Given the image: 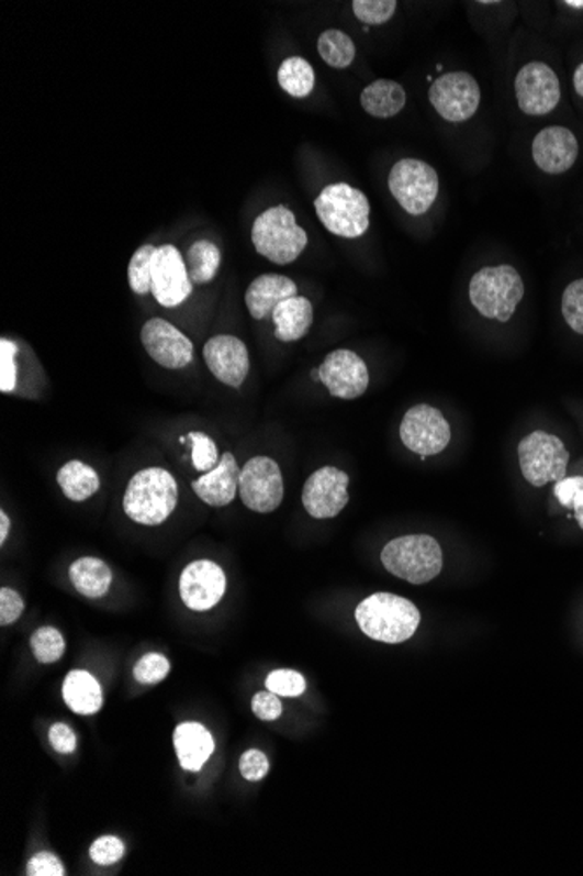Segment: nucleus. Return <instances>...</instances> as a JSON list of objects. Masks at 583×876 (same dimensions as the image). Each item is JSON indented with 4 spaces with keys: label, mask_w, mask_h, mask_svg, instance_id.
Listing matches in <instances>:
<instances>
[{
    "label": "nucleus",
    "mask_w": 583,
    "mask_h": 876,
    "mask_svg": "<svg viewBox=\"0 0 583 876\" xmlns=\"http://www.w3.org/2000/svg\"><path fill=\"white\" fill-rule=\"evenodd\" d=\"M358 626L372 641L402 644L416 633L422 614L411 600L393 594H372L358 603Z\"/></svg>",
    "instance_id": "obj_1"
},
{
    "label": "nucleus",
    "mask_w": 583,
    "mask_h": 876,
    "mask_svg": "<svg viewBox=\"0 0 583 876\" xmlns=\"http://www.w3.org/2000/svg\"><path fill=\"white\" fill-rule=\"evenodd\" d=\"M179 502V487L171 473L162 467H147L130 479L124 492V513L141 525L167 522Z\"/></svg>",
    "instance_id": "obj_2"
},
{
    "label": "nucleus",
    "mask_w": 583,
    "mask_h": 876,
    "mask_svg": "<svg viewBox=\"0 0 583 876\" xmlns=\"http://www.w3.org/2000/svg\"><path fill=\"white\" fill-rule=\"evenodd\" d=\"M381 562L393 576L413 585H425L442 570V547L431 535H402L383 547Z\"/></svg>",
    "instance_id": "obj_3"
},
{
    "label": "nucleus",
    "mask_w": 583,
    "mask_h": 876,
    "mask_svg": "<svg viewBox=\"0 0 583 876\" xmlns=\"http://www.w3.org/2000/svg\"><path fill=\"white\" fill-rule=\"evenodd\" d=\"M251 242L260 256L274 265L294 263L307 245L306 231L299 226L292 210L285 206L271 207L256 219Z\"/></svg>",
    "instance_id": "obj_4"
},
{
    "label": "nucleus",
    "mask_w": 583,
    "mask_h": 876,
    "mask_svg": "<svg viewBox=\"0 0 583 876\" xmlns=\"http://www.w3.org/2000/svg\"><path fill=\"white\" fill-rule=\"evenodd\" d=\"M523 298V278L514 266H485L470 280V301L485 319L511 321Z\"/></svg>",
    "instance_id": "obj_5"
},
{
    "label": "nucleus",
    "mask_w": 583,
    "mask_h": 876,
    "mask_svg": "<svg viewBox=\"0 0 583 876\" xmlns=\"http://www.w3.org/2000/svg\"><path fill=\"white\" fill-rule=\"evenodd\" d=\"M316 214L325 230L343 239L366 235L371 223V203L360 189L330 185L315 200Z\"/></svg>",
    "instance_id": "obj_6"
},
{
    "label": "nucleus",
    "mask_w": 583,
    "mask_h": 876,
    "mask_svg": "<svg viewBox=\"0 0 583 876\" xmlns=\"http://www.w3.org/2000/svg\"><path fill=\"white\" fill-rule=\"evenodd\" d=\"M523 476L532 487H546L567 478L570 452L558 436L535 431L519 443Z\"/></svg>",
    "instance_id": "obj_7"
},
{
    "label": "nucleus",
    "mask_w": 583,
    "mask_h": 876,
    "mask_svg": "<svg viewBox=\"0 0 583 876\" xmlns=\"http://www.w3.org/2000/svg\"><path fill=\"white\" fill-rule=\"evenodd\" d=\"M388 188L407 214L423 215L437 200L439 176L428 163L405 158L393 165Z\"/></svg>",
    "instance_id": "obj_8"
},
{
    "label": "nucleus",
    "mask_w": 583,
    "mask_h": 876,
    "mask_svg": "<svg viewBox=\"0 0 583 876\" xmlns=\"http://www.w3.org/2000/svg\"><path fill=\"white\" fill-rule=\"evenodd\" d=\"M283 476L273 458L259 455L242 467L238 496L242 497L243 504L251 511L273 513L283 502Z\"/></svg>",
    "instance_id": "obj_9"
},
{
    "label": "nucleus",
    "mask_w": 583,
    "mask_h": 876,
    "mask_svg": "<svg viewBox=\"0 0 583 876\" xmlns=\"http://www.w3.org/2000/svg\"><path fill=\"white\" fill-rule=\"evenodd\" d=\"M430 103L444 120L463 123L478 112L481 88L475 77L467 73H449L430 86Z\"/></svg>",
    "instance_id": "obj_10"
},
{
    "label": "nucleus",
    "mask_w": 583,
    "mask_h": 876,
    "mask_svg": "<svg viewBox=\"0 0 583 876\" xmlns=\"http://www.w3.org/2000/svg\"><path fill=\"white\" fill-rule=\"evenodd\" d=\"M401 440L413 454L439 455L451 441V428L437 408L417 404L402 420Z\"/></svg>",
    "instance_id": "obj_11"
},
{
    "label": "nucleus",
    "mask_w": 583,
    "mask_h": 876,
    "mask_svg": "<svg viewBox=\"0 0 583 876\" xmlns=\"http://www.w3.org/2000/svg\"><path fill=\"white\" fill-rule=\"evenodd\" d=\"M154 298L165 308L182 304L192 295V280L179 248L161 245L156 248L150 265Z\"/></svg>",
    "instance_id": "obj_12"
},
{
    "label": "nucleus",
    "mask_w": 583,
    "mask_h": 876,
    "mask_svg": "<svg viewBox=\"0 0 583 876\" xmlns=\"http://www.w3.org/2000/svg\"><path fill=\"white\" fill-rule=\"evenodd\" d=\"M515 97L524 114H549L561 100L558 76L543 62L526 64L515 77Z\"/></svg>",
    "instance_id": "obj_13"
},
{
    "label": "nucleus",
    "mask_w": 583,
    "mask_h": 876,
    "mask_svg": "<svg viewBox=\"0 0 583 876\" xmlns=\"http://www.w3.org/2000/svg\"><path fill=\"white\" fill-rule=\"evenodd\" d=\"M349 476L337 467L325 466L307 478L303 488V506L316 520L336 518L348 504Z\"/></svg>",
    "instance_id": "obj_14"
},
{
    "label": "nucleus",
    "mask_w": 583,
    "mask_h": 876,
    "mask_svg": "<svg viewBox=\"0 0 583 876\" xmlns=\"http://www.w3.org/2000/svg\"><path fill=\"white\" fill-rule=\"evenodd\" d=\"M142 345L150 359L167 369H182L194 359L191 340L170 322L154 317L145 322L141 333Z\"/></svg>",
    "instance_id": "obj_15"
},
{
    "label": "nucleus",
    "mask_w": 583,
    "mask_h": 876,
    "mask_svg": "<svg viewBox=\"0 0 583 876\" xmlns=\"http://www.w3.org/2000/svg\"><path fill=\"white\" fill-rule=\"evenodd\" d=\"M319 381L327 387L333 398H360L369 387V369L366 361L351 351H334L325 357L318 368Z\"/></svg>",
    "instance_id": "obj_16"
},
{
    "label": "nucleus",
    "mask_w": 583,
    "mask_h": 876,
    "mask_svg": "<svg viewBox=\"0 0 583 876\" xmlns=\"http://www.w3.org/2000/svg\"><path fill=\"white\" fill-rule=\"evenodd\" d=\"M226 585L221 565L210 561L192 562L180 576V599L191 611H210L221 602Z\"/></svg>",
    "instance_id": "obj_17"
},
{
    "label": "nucleus",
    "mask_w": 583,
    "mask_h": 876,
    "mask_svg": "<svg viewBox=\"0 0 583 876\" xmlns=\"http://www.w3.org/2000/svg\"><path fill=\"white\" fill-rule=\"evenodd\" d=\"M203 359L213 377L233 389H239L250 372L247 345L231 334L210 339L203 348Z\"/></svg>",
    "instance_id": "obj_18"
},
{
    "label": "nucleus",
    "mask_w": 583,
    "mask_h": 876,
    "mask_svg": "<svg viewBox=\"0 0 583 876\" xmlns=\"http://www.w3.org/2000/svg\"><path fill=\"white\" fill-rule=\"evenodd\" d=\"M579 158L575 133L562 126L541 130L532 141V159L546 174H564Z\"/></svg>",
    "instance_id": "obj_19"
},
{
    "label": "nucleus",
    "mask_w": 583,
    "mask_h": 876,
    "mask_svg": "<svg viewBox=\"0 0 583 876\" xmlns=\"http://www.w3.org/2000/svg\"><path fill=\"white\" fill-rule=\"evenodd\" d=\"M239 475L242 467L238 466L235 455L227 452L222 455L215 469L192 481V490L205 504L224 508L238 496Z\"/></svg>",
    "instance_id": "obj_20"
},
{
    "label": "nucleus",
    "mask_w": 583,
    "mask_h": 876,
    "mask_svg": "<svg viewBox=\"0 0 583 876\" xmlns=\"http://www.w3.org/2000/svg\"><path fill=\"white\" fill-rule=\"evenodd\" d=\"M298 296V286L294 280H290L285 275L266 274L257 277L248 286L245 295V304L248 313L256 321H262L266 317L273 315L274 308L281 301L289 300Z\"/></svg>",
    "instance_id": "obj_21"
},
{
    "label": "nucleus",
    "mask_w": 583,
    "mask_h": 876,
    "mask_svg": "<svg viewBox=\"0 0 583 876\" xmlns=\"http://www.w3.org/2000/svg\"><path fill=\"white\" fill-rule=\"evenodd\" d=\"M175 753L180 766L188 772H200L215 751L210 731L200 723H182L173 733Z\"/></svg>",
    "instance_id": "obj_22"
},
{
    "label": "nucleus",
    "mask_w": 583,
    "mask_h": 876,
    "mask_svg": "<svg viewBox=\"0 0 583 876\" xmlns=\"http://www.w3.org/2000/svg\"><path fill=\"white\" fill-rule=\"evenodd\" d=\"M274 336L283 343L299 342L310 333L313 324V304L303 296L281 301L273 312Z\"/></svg>",
    "instance_id": "obj_23"
},
{
    "label": "nucleus",
    "mask_w": 583,
    "mask_h": 876,
    "mask_svg": "<svg viewBox=\"0 0 583 876\" xmlns=\"http://www.w3.org/2000/svg\"><path fill=\"white\" fill-rule=\"evenodd\" d=\"M64 700L72 712L93 716L102 709L103 695L99 680L90 672L72 670L64 680Z\"/></svg>",
    "instance_id": "obj_24"
},
{
    "label": "nucleus",
    "mask_w": 583,
    "mask_h": 876,
    "mask_svg": "<svg viewBox=\"0 0 583 876\" xmlns=\"http://www.w3.org/2000/svg\"><path fill=\"white\" fill-rule=\"evenodd\" d=\"M360 103L367 114L386 120V118L399 114L405 108V90L399 82L378 79L362 91Z\"/></svg>",
    "instance_id": "obj_25"
},
{
    "label": "nucleus",
    "mask_w": 583,
    "mask_h": 876,
    "mask_svg": "<svg viewBox=\"0 0 583 876\" xmlns=\"http://www.w3.org/2000/svg\"><path fill=\"white\" fill-rule=\"evenodd\" d=\"M69 576L74 588L88 599H100L112 585L109 565L93 556H85L74 562L70 565Z\"/></svg>",
    "instance_id": "obj_26"
},
{
    "label": "nucleus",
    "mask_w": 583,
    "mask_h": 876,
    "mask_svg": "<svg viewBox=\"0 0 583 876\" xmlns=\"http://www.w3.org/2000/svg\"><path fill=\"white\" fill-rule=\"evenodd\" d=\"M58 485L67 499L82 502L100 490L99 473L81 461H70L58 470Z\"/></svg>",
    "instance_id": "obj_27"
},
{
    "label": "nucleus",
    "mask_w": 583,
    "mask_h": 876,
    "mask_svg": "<svg viewBox=\"0 0 583 876\" xmlns=\"http://www.w3.org/2000/svg\"><path fill=\"white\" fill-rule=\"evenodd\" d=\"M183 262L188 266L192 284H197V286L209 284L212 282L215 275H217L218 268H221V251H218L217 245L212 244L209 240H198L189 247Z\"/></svg>",
    "instance_id": "obj_28"
},
{
    "label": "nucleus",
    "mask_w": 583,
    "mask_h": 876,
    "mask_svg": "<svg viewBox=\"0 0 583 876\" xmlns=\"http://www.w3.org/2000/svg\"><path fill=\"white\" fill-rule=\"evenodd\" d=\"M281 90L294 99H306L315 90V70L301 56H290L278 69Z\"/></svg>",
    "instance_id": "obj_29"
},
{
    "label": "nucleus",
    "mask_w": 583,
    "mask_h": 876,
    "mask_svg": "<svg viewBox=\"0 0 583 876\" xmlns=\"http://www.w3.org/2000/svg\"><path fill=\"white\" fill-rule=\"evenodd\" d=\"M318 53L325 64L334 69H346L354 64L357 47L349 35L341 31H325L318 37Z\"/></svg>",
    "instance_id": "obj_30"
},
{
    "label": "nucleus",
    "mask_w": 583,
    "mask_h": 876,
    "mask_svg": "<svg viewBox=\"0 0 583 876\" xmlns=\"http://www.w3.org/2000/svg\"><path fill=\"white\" fill-rule=\"evenodd\" d=\"M154 245H142L137 253L133 254L128 266L130 287L135 295H149L153 289V278H150V265L156 253Z\"/></svg>",
    "instance_id": "obj_31"
},
{
    "label": "nucleus",
    "mask_w": 583,
    "mask_h": 876,
    "mask_svg": "<svg viewBox=\"0 0 583 876\" xmlns=\"http://www.w3.org/2000/svg\"><path fill=\"white\" fill-rule=\"evenodd\" d=\"M32 653L38 663H55L65 654V641L58 630L43 626L32 635Z\"/></svg>",
    "instance_id": "obj_32"
},
{
    "label": "nucleus",
    "mask_w": 583,
    "mask_h": 876,
    "mask_svg": "<svg viewBox=\"0 0 583 876\" xmlns=\"http://www.w3.org/2000/svg\"><path fill=\"white\" fill-rule=\"evenodd\" d=\"M553 496L559 504L575 511L576 522L583 531V476L561 479L553 485Z\"/></svg>",
    "instance_id": "obj_33"
},
{
    "label": "nucleus",
    "mask_w": 583,
    "mask_h": 876,
    "mask_svg": "<svg viewBox=\"0 0 583 876\" xmlns=\"http://www.w3.org/2000/svg\"><path fill=\"white\" fill-rule=\"evenodd\" d=\"M188 440L192 445V464L194 469L201 473H210V470L217 467L218 450L215 441L206 436L205 432H191Z\"/></svg>",
    "instance_id": "obj_34"
},
{
    "label": "nucleus",
    "mask_w": 583,
    "mask_h": 876,
    "mask_svg": "<svg viewBox=\"0 0 583 876\" xmlns=\"http://www.w3.org/2000/svg\"><path fill=\"white\" fill-rule=\"evenodd\" d=\"M355 16L366 25H383L395 14V0H355Z\"/></svg>",
    "instance_id": "obj_35"
},
{
    "label": "nucleus",
    "mask_w": 583,
    "mask_h": 876,
    "mask_svg": "<svg viewBox=\"0 0 583 876\" xmlns=\"http://www.w3.org/2000/svg\"><path fill=\"white\" fill-rule=\"evenodd\" d=\"M168 672L170 662L162 654L147 653L133 668V676L141 685L153 686L167 679Z\"/></svg>",
    "instance_id": "obj_36"
},
{
    "label": "nucleus",
    "mask_w": 583,
    "mask_h": 876,
    "mask_svg": "<svg viewBox=\"0 0 583 876\" xmlns=\"http://www.w3.org/2000/svg\"><path fill=\"white\" fill-rule=\"evenodd\" d=\"M266 688L278 697H301L306 691V679L295 670H274L266 679Z\"/></svg>",
    "instance_id": "obj_37"
},
{
    "label": "nucleus",
    "mask_w": 583,
    "mask_h": 876,
    "mask_svg": "<svg viewBox=\"0 0 583 876\" xmlns=\"http://www.w3.org/2000/svg\"><path fill=\"white\" fill-rule=\"evenodd\" d=\"M562 315L571 330L583 334V278L570 284L562 295Z\"/></svg>",
    "instance_id": "obj_38"
},
{
    "label": "nucleus",
    "mask_w": 583,
    "mask_h": 876,
    "mask_svg": "<svg viewBox=\"0 0 583 876\" xmlns=\"http://www.w3.org/2000/svg\"><path fill=\"white\" fill-rule=\"evenodd\" d=\"M16 343L2 339V342H0V368H2V372H0V392L9 393L16 389Z\"/></svg>",
    "instance_id": "obj_39"
},
{
    "label": "nucleus",
    "mask_w": 583,
    "mask_h": 876,
    "mask_svg": "<svg viewBox=\"0 0 583 876\" xmlns=\"http://www.w3.org/2000/svg\"><path fill=\"white\" fill-rule=\"evenodd\" d=\"M91 860L99 866H112V864L120 863L124 855V843L111 834L102 836V839L94 840L90 849Z\"/></svg>",
    "instance_id": "obj_40"
},
{
    "label": "nucleus",
    "mask_w": 583,
    "mask_h": 876,
    "mask_svg": "<svg viewBox=\"0 0 583 876\" xmlns=\"http://www.w3.org/2000/svg\"><path fill=\"white\" fill-rule=\"evenodd\" d=\"M239 772L250 783H259L268 775V757L259 749H248L247 753H243L239 757Z\"/></svg>",
    "instance_id": "obj_41"
},
{
    "label": "nucleus",
    "mask_w": 583,
    "mask_h": 876,
    "mask_svg": "<svg viewBox=\"0 0 583 876\" xmlns=\"http://www.w3.org/2000/svg\"><path fill=\"white\" fill-rule=\"evenodd\" d=\"M251 710L262 721H277L283 712L280 698L273 691H259L251 698Z\"/></svg>",
    "instance_id": "obj_42"
},
{
    "label": "nucleus",
    "mask_w": 583,
    "mask_h": 876,
    "mask_svg": "<svg viewBox=\"0 0 583 876\" xmlns=\"http://www.w3.org/2000/svg\"><path fill=\"white\" fill-rule=\"evenodd\" d=\"M26 875L29 876H64L65 868L60 860L52 852H38L32 857L31 863L26 864Z\"/></svg>",
    "instance_id": "obj_43"
},
{
    "label": "nucleus",
    "mask_w": 583,
    "mask_h": 876,
    "mask_svg": "<svg viewBox=\"0 0 583 876\" xmlns=\"http://www.w3.org/2000/svg\"><path fill=\"white\" fill-rule=\"evenodd\" d=\"M25 611V602L14 590L2 588L0 590V624L8 626L14 623Z\"/></svg>",
    "instance_id": "obj_44"
},
{
    "label": "nucleus",
    "mask_w": 583,
    "mask_h": 876,
    "mask_svg": "<svg viewBox=\"0 0 583 876\" xmlns=\"http://www.w3.org/2000/svg\"><path fill=\"white\" fill-rule=\"evenodd\" d=\"M49 742L60 754H72L77 747L76 733L65 723L53 724L49 730Z\"/></svg>",
    "instance_id": "obj_45"
},
{
    "label": "nucleus",
    "mask_w": 583,
    "mask_h": 876,
    "mask_svg": "<svg viewBox=\"0 0 583 876\" xmlns=\"http://www.w3.org/2000/svg\"><path fill=\"white\" fill-rule=\"evenodd\" d=\"M9 529H11L9 517L5 514V511H0V544L5 543V539H8L9 535Z\"/></svg>",
    "instance_id": "obj_46"
},
{
    "label": "nucleus",
    "mask_w": 583,
    "mask_h": 876,
    "mask_svg": "<svg viewBox=\"0 0 583 876\" xmlns=\"http://www.w3.org/2000/svg\"><path fill=\"white\" fill-rule=\"evenodd\" d=\"M573 85H575L576 93L580 97H583V64L579 65V69L575 70V76H573Z\"/></svg>",
    "instance_id": "obj_47"
},
{
    "label": "nucleus",
    "mask_w": 583,
    "mask_h": 876,
    "mask_svg": "<svg viewBox=\"0 0 583 876\" xmlns=\"http://www.w3.org/2000/svg\"><path fill=\"white\" fill-rule=\"evenodd\" d=\"M567 5H571V8L583 9V0H568Z\"/></svg>",
    "instance_id": "obj_48"
}]
</instances>
